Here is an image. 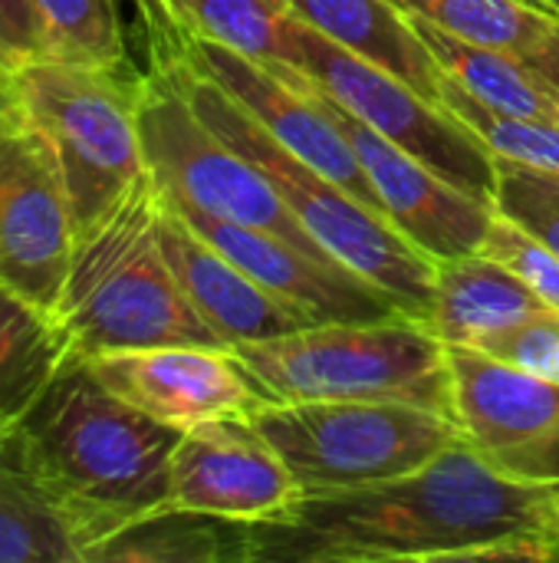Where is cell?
Masks as SVG:
<instances>
[{
    "instance_id": "1",
    "label": "cell",
    "mask_w": 559,
    "mask_h": 563,
    "mask_svg": "<svg viewBox=\"0 0 559 563\" xmlns=\"http://www.w3.org/2000/svg\"><path fill=\"white\" fill-rule=\"evenodd\" d=\"M559 498L491 468L468 439L428 465L349 492H310L250 525V563L559 561Z\"/></svg>"
},
{
    "instance_id": "2",
    "label": "cell",
    "mask_w": 559,
    "mask_h": 563,
    "mask_svg": "<svg viewBox=\"0 0 559 563\" xmlns=\"http://www.w3.org/2000/svg\"><path fill=\"white\" fill-rule=\"evenodd\" d=\"M145 43L148 63L171 73L191 109L270 178L283 205L336 261L379 284L409 317L428 323L438 261L422 254L382 211L362 205L339 181L280 145L217 79L198 69L168 40L145 33Z\"/></svg>"
},
{
    "instance_id": "3",
    "label": "cell",
    "mask_w": 559,
    "mask_h": 563,
    "mask_svg": "<svg viewBox=\"0 0 559 563\" xmlns=\"http://www.w3.org/2000/svg\"><path fill=\"white\" fill-rule=\"evenodd\" d=\"M158 205L161 195L148 172L99 221L76 231L59 320L79 360L142 346H224L165 257Z\"/></svg>"
},
{
    "instance_id": "4",
    "label": "cell",
    "mask_w": 559,
    "mask_h": 563,
    "mask_svg": "<svg viewBox=\"0 0 559 563\" xmlns=\"http://www.w3.org/2000/svg\"><path fill=\"white\" fill-rule=\"evenodd\" d=\"M23 435L53 482L109 525L168 505L181 429L115 396L86 360H69L23 416Z\"/></svg>"
},
{
    "instance_id": "5",
    "label": "cell",
    "mask_w": 559,
    "mask_h": 563,
    "mask_svg": "<svg viewBox=\"0 0 559 563\" xmlns=\"http://www.w3.org/2000/svg\"><path fill=\"white\" fill-rule=\"evenodd\" d=\"M234 353L277 402H399L458 419L448 346L409 313L313 323Z\"/></svg>"
},
{
    "instance_id": "6",
    "label": "cell",
    "mask_w": 559,
    "mask_h": 563,
    "mask_svg": "<svg viewBox=\"0 0 559 563\" xmlns=\"http://www.w3.org/2000/svg\"><path fill=\"white\" fill-rule=\"evenodd\" d=\"M142 73H109L43 53L10 79L16 106L56 162L76 231L148 178L138 129Z\"/></svg>"
},
{
    "instance_id": "7",
    "label": "cell",
    "mask_w": 559,
    "mask_h": 563,
    "mask_svg": "<svg viewBox=\"0 0 559 563\" xmlns=\"http://www.w3.org/2000/svg\"><path fill=\"white\" fill-rule=\"evenodd\" d=\"M250 422L310 492H349L409 475L465 442L458 419L399 402H270Z\"/></svg>"
},
{
    "instance_id": "8",
    "label": "cell",
    "mask_w": 559,
    "mask_h": 563,
    "mask_svg": "<svg viewBox=\"0 0 559 563\" xmlns=\"http://www.w3.org/2000/svg\"><path fill=\"white\" fill-rule=\"evenodd\" d=\"M138 129L148 172L165 198L277 234L316 257H333L283 205L270 178L191 109L171 73L158 63H148L142 73Z\"/></svg>"
},
{
    "instance_id": "9",
    "label": "cell",
    "mask_w": 559,
    "mask_h": 563,
    "mask_svg": "<svg viewBox=\"0 0 559 563\" xmlns=\"http://www.w3.org/2000/svg\"><path fill=\"white\" fill-rule=\"evenodd\" d=\"M293 30L300 46L297 69L306 73L320 92L349 109L402 152L435 168L451 185L494 205L497 155L451 109L432 102L392 73L353 56L297 16Z\"/></svg>"
},
{
    "instance_id": "10",
    "label": "cell",
    "mask_w": 559,
    "mask_h": 563,
    "mask_svg": "<svg viewBox=\"0 0 559 563\" xmlns=\"http://www.w3.org/2000/svg\"><path fill=\"white\" fill-rule=\"evenodd\" d=\"M76 221L56 162L0 89V280L59 313Z\"/></svg>"
},
{
    "instance_id": "11",
    "label": "cell",
    "mask_w": 559,
    "mask_h": 563,
    "mask_svg": "<svg viewBox=\"0 0 559 563\" xmlns=\"http://www.w3.org/2000/svg\"><path fill=\"white\" fill-rule=\"evenodd\" d=\"M448 363L468 445L501 475L559 492V383L474 346H448Z\"/></svg>"
},
{
    "instance_id": "12",
    "label": "cell",
    "mask_w": 559,
    "mask_h": 563,
    "mask_svg": "<svg viewBox=\"0 0 559 563\" xmlns=\"http://www.w3.org/2000/svg\"><path fill=\"white\" fill-rule=\"evenodd\" d=\"M86 363L115 396L181 432L211 419H250L277 402L227 346H142Z\"/></svg>"
},
{
    "instance_id": "13",
    "label": "cell",
    "mask_w": 559,
    "mask_h": 563,
    "mask_svg": "<svg viewBox=\"0 0 559 563\" xmlns=\"http://www.w3.org/2000/svg\"><path fill=\"white\" fill-rule=\"evenodd\" d=\"M303 488L250 419H211L188 432L171 459L168 505L244 525L290 515Z\"/></svg>"
},
{
    "instance_id": "14",
    "label": "cell",
    "mask_w": 559,
    "mask_h": 563,
    "mask_svg": "<svg viewBox=\"0 0 559 563\" xmlns=\"http://www.w3.org/2000/svg\"><path fill=\"white\" fill-rule=\"evenodd\" d=\"M316 86V82H313ZM320 92V89H316ZM329 119L353 145L362 172L369 175L385 218L432 261H451L481 251L494 205L484 198L468 195L465 188L441 178L435 168L418 162L415 155L402 152L389 139H382L376 129H369L362 119H356L349 109L333 102L326 92H320Z\"/></svg>"
},
{
    "instance_id": "15",
    "label": "cell",
    "mask_w": 559,
    "mask_h": 563,
    "mask_svg": "<svg viewBox=\"0 0 559 563\" xmlns=\"http://www.w3.org/2000/svg\"><path fill=\"white\" fill-rule=\"evenodd\" d=\"M171 208L264 290L303 310L316 323H372L405 313L379 284L336 257H316L277 234L231 224L178 201H171Z\"/></svg>"
},
{
    "instance_id": "16",
    "label": "cell",
    "mask_w": 559,
    "mask_h": 563,
    "mask_svg": "<svg viewBox=\"0 0 559 563\" xmlns=\"http://www.w3.org/2000/svg\"><path fill=\"white\" fill-rule=\"evenodd\" d=\"M158 238L188 300L224 346L234 350L241 343L273 340L316 323L303 310L277 300L211 241H204L165 195L158 205Z\"/></svg>"
},
{
    "instance_id": "17",
    "label": "cell",
    "mask_w": 559,
    "mask_h": 563,
    "mask_svg": "<svg viewBox=\"0 0 559 563\" xmlns=\"http://www.w3.org/2000/svg\"><path fill=\"white\" fill-rule=\"evenodd\" d=\"M109 525L72 501L23 429L0 435V563H86Z\"/></svg>"
},
{
    "instance_id": "18",
    "label": "cell",
    "mask_w": 559,
    "mask_h": 563,
    "mask_svg": "<svg viewBox=\"0 0 559 563\" xmlns=\"http://www.w3.org/2000/svg\"><path fill=\"white\" fill-rule=\"evenodd\" d=\"M283 7L349 49L353 56L392 73L441 106L445 69L415 30L412 16L392 0H283Z\"/></svg>"
},
{
    "instance_id": "19",
    "label": "cell",
    "mask_w": 559,
    "mask_h": 563,
    "mask_svg": "<svg viewBox=\"0 0 559 563\" xmlns=\"http://www.w3.org/2000/svg\"><path fill=\"white\" fill-rule=\"evenodd\" d=\"M540 307V297L507 264L474 251L438 261L428 327L445 346H478Z\"/></svg>"
},
{
    "instance_id": "20",
    "label": "cell",
    "mask_w": 559,
    "mask_h": 563,
    "mask_svg": "<svg viewBox=\"0 0 559 563\" xmlns=\"http://www.w3.org/2000/svg\"><path fill=\"white\" fill-rule=\"evenodd\" d=\"M86 563H250V525L161 505L105 534Z\"/></svg>"
},
{
    "instance_id": "21",
    "label": "cell",
    "mask_w": 559,
    "mask_h": 563,
    "mask_svg": "<svg viewBox=\"0 0 559 563\" xmlns=\"http://www.w3.org/2000/svg\"><path fill=\"white\" fill-rule=\"evenodd\" d=\"M69 360L76 346L59 313L0 280V419L20 426Z\"/></svg>"
},
{
    "instance_id": "22",
    "label": "cell",
    "mask_w": 559,
    "mask_h": 563,
    "mask_svg": "<svg viewBox=\"0 0 559 563\" xmlns=\"http://www.w3.org/2000/svg\"><path fill=\"white\" fill-rule=\"evenodd\" d=\"M409 16L435 53L438 66L474 99L497 112L559 122V89L534 63H527V56L488 43H471L415 13Z\"/></svg>"
},
{
    "instance_id": "23",
    "label": "cell",
    "mask_w": 559,
    "mask_h": 563,
    "mask_svg": "<svg viewBox=\"0 0 559 563\" xmlns=\"http://www.w3.org/2000/svg\"><path fill=\"white\" fill-rule=\"evenodd\" d=\"M161 7L185 30L237 49L257 63L297 66L300 46L293 13L283 0H135Z\"/></svg>"
},
{
    "instance_id": "24",
    "label": "cell",
    "mask_w": 559,
    "mask_h": 563,
    "mask_svg": "<svg viewBox=\"0 0 559 563\" xmlns=\"http://www.w3.org/2000/svg\"><path fill=\"white\" fill-rule=\"evenodd\" d=\"M461 40L501 46L511 53H534L559 23V13L537 10L524 0H392Z\"/></svg>"
},
{
    "instance_id": "25",
    "label": "cell",
    "mask_w": 559,
    "mask_h": 563,
    "mask_svg": "<svg viewBox=\"0 0 559 563\" xmlns=\"http://www.w3.org/2000/svg\"><path fill=\"white\" fill-rule=\"evenodd\" d=\"M46 26V43L53 56L86 63L109 73H138L115 0H33Z\"/></svg>"
},
{
    "instance_id": "26",
    "label": "cell",
    "mask_w": 559,
    "mask_h": 563,
    "mask_svg": "<svg viewBox=\"0 0 559 563\" xmlns=\"http://www.w3.org/2000/svg\"><path fill=\"white\" fill-rule=\"evenodd\" d=\"M441 106L451 109L497 158H511L540 172H559V122L497 112L474 99L448 73L441 82Z\"/></svg>"
},
{
    "instance_id": "27",
    "label": "cell",
    "mask_w": 559,
    "mask_h": 563,
    "mask_svg": "<svg viewBox=\"0 0 559 563\" xmlns=\"http://www.w3.org/2000/svg\"><path fill=\"white\" fill-rule=\"evenodd\" d=\"M494 208L559 254V172L497 158Z\"/></svg>"
},
{
    "instance_id": "28",
    "label": "cell",
    "mask_w": 559,
    "mask_h": 563,
    "mask_svg": "<svg viewBox=\"0 0 559 563\" xmlns=\"http://www.w3.org/2000/svg\"><path fill=\"white\" fill-rule=\"evenodd\" d=\"M484 254L497 257L501 264H507L537 297L544 307L559 313V254L550 251L540 238H534L530 231H524L517 221H511L507 214L494 211L488 238L481 244Z\"/></svg>"
},
{
    "instance_id": "29",
    "label": "cell",
    "mask_w": 559,
    "mask_h": 563,
    "mask_svg": "<svg viewBox=\"0 0 559 563\" xmlns=\"http://www.w3.org/2000/svg\"><path fill=\"white\" fill-rule=\"evenodd\" d=\"M474 350L504 360L524 373L559 383V313L550 307H540L521 323H514L511 330L481 340Z\"/></svg>"
},
{
    "instance_id": "30",
    "label": "cell",
    "mask_w": 559,
    "mask_h": 563,
    "mask_svg": "<svg viewBox=\"0 0 559 563\" xmlns=\"http://www.w3.org/2000/svg\"><path fill=\"white\" fill-rule=\"evenodd\" d=\"M49 53L46 26L33 0H0V89L33 63Z\"/></svg>"
},
{
    "instance_id": "31",
    "label": "cell",
    "mask_w": 559,
    "mask_h": 563,
    "mask_svg": "<svg viewBox=\"0 0 559 563\" xmlns=\"http://www.w3.org/2000/svg\"><path fill=\"white\" fill-rule=\"evenodd\" d=\"M527 63H534L554 86L559 89V23L554 26V33L534 49V53H527Z\"/></svg>"
},
{
    "instance_id": "32",
    "label": "cell",
    "mask_w": 559,
    "mask_h": 563,
    "mask_svg": "<svg viewBox=\"0 0 559 563\" xmlns=\"http://www.w3.org/2000/svg\"><path fill=\"white\" fill-rule=\"evenodd\" d=\"M524 3H530V7H537V10H550V7H547L544 0H524ZM550 13H554V10H550Z\"/></svg>"
},
{
    "instance_id": "33",
    "label": "cell",
    "mask_w": 559,
    "mask_h": 563,
    "mask_svg": "<svg viewBox=\"0 0 559 563\" xmlns=\"http://www.w3.org/2000/svg\"><path fill=\"white\" fill-rule=\"evenodd\" d=\"M10 429H16V426H10V422H7V419H0V435H7V432H10Z\"/></svg>"
},
{
    "instance_id": "34",
    "label": "cell",
    "mask_w": 559,
    "mask_h": 563,
    "mask_svg": "<svg viewBox=\"0 0 559 563\" xmlns=\"http://www.w3.org/2000/svg\"><path fill=\"white\" fill-rule=\"evenodd\" d=\"M544 3H547V7H550L554 13H559V0H544Z\"/></svg>"
},
{
    "instance_id": "35",
    "label": "cell",
    "mask_w": 559,
    "mask_h": 563,
    "mask_svg": "<svg viewBox=\"0 0 559 563\" xmlns=\"http://www.w3.org/2000/svg\"><path fill=\"white\" fill-rule=\"evenodd\" d=\"M557 498H559V492H557ZM557 544H559V525H557Z\"/></svg>"
}]
</instances>
